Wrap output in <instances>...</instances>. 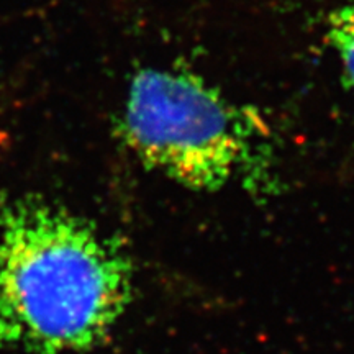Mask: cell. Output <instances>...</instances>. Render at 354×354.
Segmentation results:
<instances>
[{"label": "cell", "mask_w": 354, "mask_h": 354, "mask_svg": "<svg viewBox=\"0 0 354 354\" xmlns=\"http://www.w3.org/2000/svg\"><path fill=\"white\" fill-rule=\"evenodd\" d=\"M117 131L148 169L205 192L232 179L243 149L241 128L225 97L185 71H138Z\"/></svg>", "instance_id": "7a4b0ae2"}, {"label": "cell", "mask_w": 354, "mask_h": 354, "mask_svg": "<svg viewBox=\"0 0 354 354\" xmlns=\"http://www.w3.org/2000/svg\"><path fill=\"white\" fill-rule=\"evenodd\" d=\"M131 290L125 250L86 216L39 197L0 212V349L92 351L110 338Z\"/></svg>", "instance_id": "6da1fadb"}, {"label": "cell", "mask_w": 354, "mask_h": 354, "mask_svg": "<svg viewBox=\"0 0 354 354\" xmlns=\"http://www.w3.org/2000/svg\"><path fill=\"white\" fill-rule=\"evenodd\" d=\"M328 39L354 88V2L344 3L330 13Z\"/></svg>", "instance_id": "3957f363"}]
</instances>
